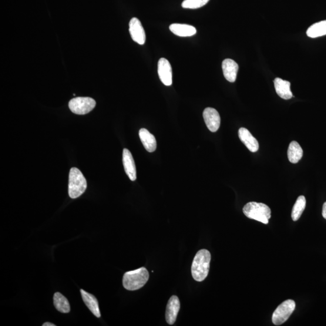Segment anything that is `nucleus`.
<instances>
[{
	"mask_svg": "<svg viewBox=\"0 0 326 326\" xmlns=\"http://www.w3.org/2000/svg\"><path fill=\"white\" fill-rule=\"evenodd\" d=\"M211 254L207 250L198 252L191 265V274L197 281H203L206 278L210 270Z\"/></svg>",
	"mask_w": 326,
	"mask_h": 326,
	"instance_id": "f257e3e1",
	"label": "nucleus"
},
{
	"mask_svg": "<svg viewBox=\"0 0 326 326\" xmlns=\"http://www.w3.org/2000/svg\"><path fill=\"white\" fill-rule=\"evenodd\" d=\"M149 278V272L144 267L126 272L123 275V287L129 291L139 290L147 283Z\"/></svg>",
	"mask_w": 326,
	"mask_h": 326,
	"instance_id": "f03ea898",
	"label": "nucleus"
},
{
	"mask_svg": "<svg viewBox=\"0 0 326 326\" xmlns=\"http://www.w3.org/2000/svg\"><path fill=\"white\" fill-rule=\"evenodd\" d=\"M243 212L250 219L265 224H268L269 220L271 217L270 208L266 204L256 202H250L245 205L243 208Z\"/></svg>",
	"mask_w": 326,
	"mask_h": 326,
	"instance_id": "7ed1b4c3",
	"label": "nucleus"
},
{
	"mask_svg": "<svg viewBox=\"0 0 326 326\" xmlns=\"http://www.w3.org/2000/svg\"><path fill=\"white\" fill-rule=\"evenodd\" d=\"M87 183L85 177L76 167L72 168L69 173V194L72 199H76L85 192Z\"/></svg>",
	"mask_w": 326,
	"mask_h": 326,
	"instance_id": "20e7f679",
	"label": "nucleus"
},
{
	"mask_svg": "<svg viewBox=\"0 0 326 326\" xmlns=\"http://www.w3.org/2000/svg\"><path fill=\"white\" fill-rule=\"evenodd\" d=\"M96 105V101L89 97H76L70 100L69 104L70 110L78 115L89 113L95 108Z\"/></svg>",
	"mask_w": 326,
	"mask_h": 326,
	"instance_id": "39448f33",
	"label": "nucleus"
},
{
	"mask_svg": "<svg viewBox=\"0 0 326 326\" xmlns=\"http://www.w3.org/2000/svg\"><path fill=\"white\" fill-rule=\"evenodd\" d=\"M295 302L292 300H287L282 302L275 309L272 317L273 324L276 325L284 324L295 310Z\"/></svg>",
	"mask_w": 326,
	"mask_h": 326,
	"instance_id": "423d86ee",
	"label": "nucleus"
},
{
	"mask_svg": "<svg viewBox=\"0 0 326 326\" xmlns=\"http://www.w3.org/2000/svg\"><path fill=\"white\" fill-rule=\"evenodd\" d=\"M158 73L164 85L170 86L172 84V69L167 59L162 58L158 62Z\"/></svg>",
	"mask_w": 326,
	"mask_h": 326,
	"instance_id": "0eeeda50",
	"label": "nucleus"
},
{
	"mask_svg": "<svg viewBox=\"0 0 326 326\" xmlns=\"http://www.w3.org/2000/svg\"><path fill=\"white\" fill-rule=\"evenodd\" d=\"M203 117L208 129L215 133L219 129L221 125V117L218 111L212 107H207L203 112Z\"/></svg>",
	"mask_w": 326,
	"mask_h": 326,
	"instance_id": "6e6552de",
	"label": "nucleus"
},
{
	"mask_svg": "<svg viewBox=\"0 0 326 326\" xmlns=\"http://www.w3.org/2000/svg\"><path fill=\"white\" fill-rule=\"evenodd\" d=\"M129 33L134 41L143 45L146 42V33L140 20L133 18L129 22Z\"/></svg>",
	"mask_w": 326,
	"mask_h": 326,
	"instance_id": "1a4fd4ad",
	"label": "nucleus"
},
{
	"mask_svg": "<svg viewBox=\"0 0 326 326\" xmlns=\"http://www.w3.org/2000/svg\"><path fill=\"white\" fill-rule=\"evenodd\" d=\"M180 309L179 298L176 295H173L168 302L166 308V320L168 324L172 325L176 322Z\"/></svg>",
	"mask_w": 326,
	"mask_h": 326,
	"instance_id": "9d476101",
	"label": "nucleus"
},
{
	"mask_svg": "<svg viewBox=\"0 0 326 326\" xmlns=\"http://www.w3.org/2000/svg\"><path fill=\"white\" fill-rule=\"evenodd\" d=\"M238 135L241 142L251 153L257 152L259 148V144L257 139L252 135L249 131L245 127H241L238 129Z\"/></svg>",
	"mask_w": 326,
	"mask_h": 326,
	"instance_id": "9b49d317",
	"label": "nucleus"
},
{
	"mask_svg": "<svg viewBox=\"0 0 326 326\" xmlns=\"http://www.w3.org/2000/svg\"><path fill=\"white\" fill-rule=\"evenodd\" d=\"M123 163L125 172L129 179L133 181H136L137 179L136 164L132 154L128 149H123Z\"/></svg>",
	"mask_w": 326,
	"mask_h": 326,
	"instance_id": "f8f14e48",
	"label": "nucleus"
},
{
	"mask_svg": "<svg viewBox=\"0 0 326 326\" xmlns=\"http://www.w3.org/2000/svg\"><path fill=\"white\" fill-rule=\"evenodd\" d=\"M222 67L225 78L230 82L236 81L238 70L237 63L233 60L226 59L223 60Z\"/></svg>",
	"mask_w": 326,
	"mask_h": 326,
	"instance_id": "ddd939ff",
	"label": "nucleus"
},
{
	"mask_svg": "<svg viewBox=\"0 0 326 326\" xmlns=\"http://www.w3.org/2000/svg\"><path fill=\"white\" fill-rule=\"evenodd\" d=\"M275 91L278 96L285 100H288L293 97L291 91V83L277 77L274 80Z\"/></svg>",
	"mask_w": 326,
	"mask_h": 326,
	"instance_id": "4468645a",
	"label": "nucleus"
},
{
	"mask_svg": "<svg viewBox=\"0 0 326 326\" xmlns=\"http://www.w3.org/2000/svg\"><path fill=\"white\" fill-rule=\"evenodd\" d=\"M139 136L141 142L147 152L153 153L156 150L157 141L153 134L146 129L142 128L139 131Z\"/></svg>",
	"mask_w": 326,
	"mask_h": 326,
	"instance_id": "2eb2a0df",
	"label": "nucleus"
},
{
	"mask_svg": "<svg viewBox=\"0 0 326 326\" xmlns=\"http://www.w3.org/2000/svg\"><path fill=\"white\" fill-rule=\"evenodd\" d=\"M169 29L173 34L181 37H189L196 34L197 31L194 27L189 25L175 24L169 26Z\"/></svg>",
	"mask_w": 326,
	"mask_h": 326,
	"instance_id": "dca6fc26",
	"label": "nucleus"
},
{
	"mask_svg": "<svg viewBox=\"0 0 326 326\" xmlns=\"http://www.w3.org/2000/svg\"><path fill=\"white\" fill-rule=\"evenodd\" d=\"M83 301L85 302L86 307L92 312L94 315L96 317H100V312L99 307V302L97 298L93 295L83 290H80Z\"/></svg>",
	"mask_w": 326,
	"mask_h": 326,
	"instance_id": "f3484780",
	"label": "nucleus"
},
{
	"mask_svg": "<svg viewBox=\"0 0 326 326\" xmlns=\"http://www.w3.org/2000/svg\"><path fill=\"white\" fill-rule=\"evenodd\" d=\"M303 151L300 144L295 141L290 144L288 150V157L291 163L296 164L301 159Z\"/></svg>",
	"mask_w": 326,
	"mask_h": 326,
	"instance_id": "a211bd4d",
	"label": "nucleus"
},
{
	"mask_svg": "<svg viewBox=\"0 0 326 326\" xmlns=\"http://www.w3.org/2000/svg\"><path fill=\"white\" fill-rule=\"evenodd\" d=\"M53 303L55 308L63 314L69 313L70 311V305L67 299L59 292L54 294Z\"/></svg>",
	"mask_w": 326,
	"mask_h": 326,
	"instance_id": "6ab92c4d",
	"label": "nucleus"
},
{
	"mask_svg": "<svg viewBox=\"0 0 326 326\" xmlns=\"http://www.w3.org/2000/svg\"><path fill=\"white\" fill-rule=\"evenodd\" d=\"M307 34L312 38L326 35V20L315 23L313 25L309 27Z\"/></svg>",
	"mask_w": 326,
	"mask_h": 326,
	"instance_id": "aec40b11",
	"label": "nucleus"
},
{
	"mask_svg": "<svg viewBox=\"0 0 326 326\" xmlns=\"http://www.w3.org/2000/svg\"><path fill=\"white\" fill-rule=\"evenodd\" d=\"M306 204H307V201H306V198L304 196H300L297 198L292 210L291 217L292 220L297 221L300 219L302 212L305 209Z\"/></svg>",
	"mask_w": 326,
	"mask_h": 326,
	"instance_id": "412c9836",
	"label": "nucleus"
},
{
	"mask_svg": "<svg viewBox=\"0 0 326 326\" xmlns=\"http://www.w3.org/2000/svg\"><path fill=\"white\" fill-rule=\"evenodd\" d=\"M209 0H184L182 3L184 9H197L207 4Z\"/></svg>",
	"mask_w": 326,
	"mask_h": 326,
	"instance_id": "4be33fe9",
	"label": "nucleus"
},
{
	"mask_svg": "<svg viewBox=\"0 0 326 326\" xmlns=\"http://www.w3.org/2000/svg\"><path fill=\"white\" fill-rule=\"evenodd\" d=\"M322 215L324 219L326 220V202L323 204V206H322Z\"/></svg>",
	"mask_w": 326,
	"mask_h": 326,
	"instance_id": "5701e85b",
	"label": "nucleus"
},
{
	"mask_svg": "<svg viewBox=\"0 0 326 326\" xmlns=\"http://www.w3.org/2000/svg\"><path fill=\"white\" fill-rule=\"evenodd\" d=\"M55 324L51 323V322H47L45 324H42V326H55Z\"/></svg>",
	"mask_w": 326,
	"mask_h": 326,
	"instance_id": "b1692460",
	"label": "nucleus"
}]
</instances>
